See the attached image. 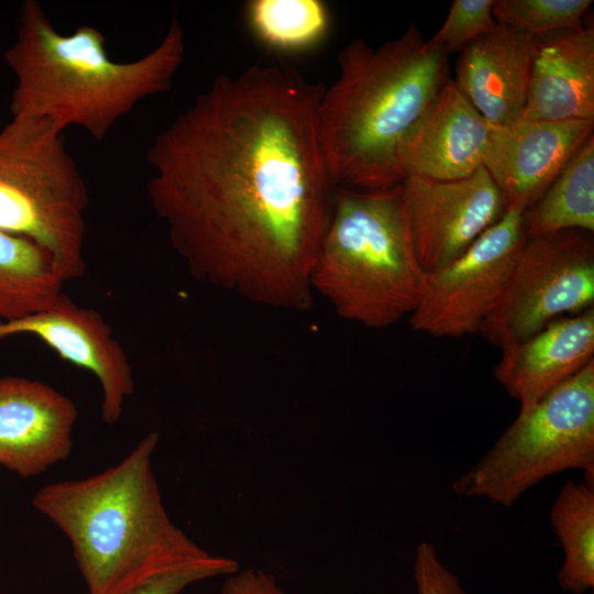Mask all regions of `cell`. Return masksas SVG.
<instances>
[{"instance_id": "277c9868", "label": "cell", "mask_w": 594, "mask_h": 594, "mask_svg": "<svg viewBox=\"0 0 594 594\" xmlns=\"http://www.w3.org/2000/svg\"><path fill=\"white\" fill-rule=\"evenodd\" d=\"M318 107V133L336 187L383 190L403 182L400 147L450 78L448 55L411 23L378 47L350 42Z\"/></svg>"}, {"instance_id": "9c48e42d", "label": "cell", "mask_w": 594, "mask_h": 594, "mask_svg": "<svg viewBox=\"0 0 594 594\" xmlns=\"http://www.w3.org/2000/svg\"><path fill=\"white\" fill-rule=\"evenodd\" d=\"M504 215L447 266L427 274L424 293L409 317L413 330L437 338L479 332L524 241L522 213Z\"/></svg>"}, {"instance_id": "7a4b0ae2", "label": "cell", "mask_w": 594, "mask_h": 594, "mask_svg": "<svg viewBox=\"0 0 594 594\" xmlns=\"http://www.w3.org/2000/svg\"><path fill=\"white\" fill-rule=\"evenodd\" d=\"M150 432L116 465L82 480L55 482L32 498L34 508L69 539L88 594H123L163 573L217 561L168 516Z\"/></svg>"}, {"instance_id": "ac0fdd59", "label": "cell", "mask_w": 594, "mask_h": 594, "mask_svg": "<svg viewBox=\"0 0 594 594\" xmlns=\"http://www.w3.org/2000/svg\"><path fill=\"white\" fill-rule=\"evenodd\" d=\"M65 283L46 250L0 229V321L53 306L64 295Z\"/></svg>"}, {"instance_id": "5b68a950", "label": "cell", "mask_w": 594, "mask_h": 594, "mask_svg": "<svg viewBox=\"0 0 594 594\" xmlns=\"http://www.w3.org/2000/svg\"><path fill=\"white\" fill-rule=\"evenodd\" d=\"M426 277L414 250L400 184L383 190L336 187L311 270L314 294L338 317L382 329L411 315Z\"/></svg>"}, {"instance_id": "e0dca14e", "label": "cell", "mask_w": 594, "mask_h": 594, "mask_svg": "<svg viewBox=\"0 0 594 594\" xmlns=\"http://www.w3.org/2000/svg\"><path fill=\"white\" fill-rule=\"evenodd\" d=\"M520 120L594 121V29L536 36Z\"/></svg>"}, {"instance_id": "484cf974", "label": "cell", "mask_w": 594, "mask_h": 594, "mask_svg": "<svg viewBox=\"0 0 594 594\" xmlns=\"http://www.w3.org/2000/svg\"><path fill=\"white\" fill-rule=\"evenodd\" d=\"M228 576L221 594H286L275 578L262 570H238Z\"/></svg>"}, {"instance_id": "52a82bcc", "label": "cell", "mask_w": 594, "mask_h": 594, "mask_svg": "<svg viewBox=\"0 0 594 594\" xmlns=\"http://www.w3.org/2000/svg\"><path fill=\"white\" fill-rule=\"evenodd\" d=\"M566 470L594 476V361L519 410L486 453L452 483L455 495L512 507Z\"/></svg>"}, {"instance_id": "d4e9b609", "label": "cell", "mask_w": 594, "mask_h": 594, "mask_svg": "<svg viewBox=\"0 0 594 594\" xmlns=\"http://www.w3.org/2000/svg\"><path fill=\"white\" fill-rule=\"evenodd\" d=\"M417 594H466L460 581L440 560L432 543L421 541L415 552Z\"/></svg>"}, {"instance_id": "30bf717a", "label": "cell", "mask_w": 594, "mask_h": 594, "mask_svg": "<svg viewBox=\"0 0 594 594\" xmlns=\"http://www.w3.org/2000/svg\"><path fill=\"white\" fill-rule=\"evenodd\" d=\"M400 189L414 250L426 274L463 254L507 208L483 166L455 180L408 177Z\"/></svg>"}, {"instance_id": "ffe728a7", "label": "cell", "mask_w": 594, "mask_h": 594, "mask_svg": "<svg viewBox=\"0 0 594 594\" xmlns=\"http://www.w3.org/2000/svg\"><path fill=\"white\" fill-rule=\"evenodd\" d=\"M550 522L563 549L558 572L562 590L583 594L594 587V476L568 481L550 509Z\"/></svg>"}, {"instance_id": "8fae6325", "label": "cell", "mask_w": 594, "mask_h": 594, "mask_svg": "<svg viewBox=\"0 0 594 594\" xmlns=\"http://www.w3.org/2000/svg\"><path fill=\"white\" fill-rule=\"evenodd\" d=\"M16 334L37 338L64 361L91 373L102 393V421L113 425L120 420L124 403L135 389L133 370L99 311L78 306L64 294L44 310L0 321V339Z\"/></svg>"}, {"instance_id": "ba28073f", "label": "cell", "mask_w": 594, "mask_h": 594, "mask_svg": "<svg viewBox=\"0 0 594 594\" xmlns=\"http://www.w3.org/2000/svg\"><path fill=\"white\" fill-rule=\"evenodd\" d=\"M593 304V233L570 229L527 239L479 332L502 349Z\"/></svg>"}, {"instance_id": "603a6c76", "label": "cell", "mask_w": 594, "mask_h": 594, "mask_svg": "<svg viewBox=\"0 0 594 594\" xmlns=\"http://www.w3.org/2000/svg\"><path fill=\"white\" fill-rule=\"evenodd\" d=\"M494 0H454L440 30L426 40L428 47L449 55L470 42L493 32L498 22Z\"/></svg>"}, {"instance_id": "3957f363", "label": "cell", "mask_w": 594, "mask_h": 594, "mask_svg": "<svg viewBox=\"0 0 594 594\" xmlns=\"http://www.w3.org/2000/svg\"><path fill=\"white\" fill-rule=\"evenodd\" d=\"M185 55V35L176 14L165 36L146 55L112 59L103 33L81 24L61 33L36 0L20 10L16 36L4 59L15 75L12 118L75 125L97 142L144 99L170 90Z\"/></svg>"}, {"instance_id": "7402d4cb", "label": "cell", "mask_w": 594, "mask_h": 594, "mask_svg": "<svg viewBox=\"0 0 594 594\" xmlns=\"http://www.w3.org/2000/svg\"><path fill=\"white\" fill-rule=\"evenodd\" d=\"M592 0H494L493 14L501 24L532 36L561 30H580Z\"/></svg>"}, {"instance_id": "7c38bea8", "label": "cell", "mask_w": 594, "mask_h": 594, "mask_svg": "<svg viewBox=\"0 0 594 594\" xmlns=\"http://www.w3.org/2000/svg\"><path fill=\"white\" fill-rule=\"evenodd\" d=\"M594 121L518 120L491 125L483 167L507 206L536 204L593 134Z\"/></svg>"}, {"instance_id": "cb8c5ba5", "label": "cell", "mask_w": 594, "mask_h": 594, "mask_svg": "<svg viewBox=\"0 0 594 594\" xmlns=\"http://www.w3.org/2000/svg\"><path fill=\"white\" fill-rule=\"evenodd\" d=\"M239 570L238 562L228 557L206 564L190 565L157 575L123 594H179L188 585L206 579L230 575Z\"/></svg>"}, {"instance_id": "2e32d148", "label": "cell", "mask_w": 594, "mask_h": 594, "mask_svg": "<svg viewBox=\"0 0 594 594\" xmlns=\"http://www.w3.org/2000/svg\"><path fill=\"white\" fill-rule=\"evenodd\" d=\"M502 351L494 376L519 402V410H527L594 361V307Z\"/></svg>"}, {"instance_id": "8992f818", "label": "cell", "mask_w": 594, "mask_h": 594, "mask_svg": "<svg viewBox=\"0 0 594 594\" xmlns=\"http://www.w3.org/2000/svg\"><path fill=\"white\" fill-rule=\"evenodd\" d=\"M63 132L36 118L0 130V229L46 250L68 282L86 272L89 193Z\"/></svg>"}, {"instance_id": "44dd1931", "label": "cell", "mask_w": 594, "mask_h": 594, "mask_svg": "<svg viewBox=\"0 0 594 594\" xmlns=\"http://www.w3.org/2000/svg\"><path fill=\"white\" fill-rule=\"evenodd\" d=\"M245 13L254 36L279 53L312 48L330 28L329 9L320 0H251Z\"/></svg>"}, {"instance_id": "9a60e30c", "label": "cell", "mask_w": 594, "mask_h": 594, "mask_svg": "<svg viewBox=\"0 0 594 594\" xmlns=\"http://www.w3.org/2000/svg\"><path fill=\"white\" fill-rule=\"evenodd\" d=\"M535 42L536 36L498 23L463 47L453 81L491 125L521 119Z\"/></svg>"}, {"instance_id": "d6986e66", "label": "cell", "mask_w": 594, "mask_h": 594, "mask_svg": "<svg viewBox=\"0 0 594 594\" xmlns=\"http://www.w3.org/2000/svg\"><path fill=\"white\" fill-rule=\"evenodd\" d=\"M579 229L594 232V135L569 160L542 197L522 213L524 240Z\"/></svg>"}, {"instance_id": "4fadbf2b", "label": "cell", "mask_w": 594, "mask_h": 594, "mask_svg": "<svg viewBox=\"0 0 594 594\" xmlns=\"http://www.w3.org/2000/svg\"><path fill=\"white\" fill-rule=\"evenodd\" d=\"M77 418L75 403L51 385L0 376V465L31 477L66 460Z\"/></svg>"}, {"instance_id": "6da1fadb", "label": "cell", "mask_w": 594, "mask_h": 594, "mask_svg": "<svg viewBox=\"0 0 594 594\" xmlns=\"http://www.w3.org/2000/svg\"><path fill=\"white\" fill-rule=\"evenodd\" d=\"M326 87L289 66L219 75L154 138L148 202L198 282L266 307H312L336 186L318 133Z\"/></svg>"}, {"instance_id": "5bb4252c", "label": "cell", "mask_w": 594, "mask_h": 594, "mask_svg": "<svg viewBox=\"0 0 594 594\" xmlns=\"http://www.w3.org/2000/svg\"><path fill=\"white\" fill-rule=\"evenodd\" d=\"M491 124L449 78L409 131L399 152L403 180H455L482 165Z\"/></svg>"}]
</instances>
